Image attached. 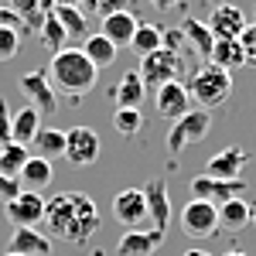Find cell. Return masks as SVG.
I'll use <instances>...</instances> for the list:
<instances>
[{
    "label": "cell",
    "instance_id": "obj_1",
    "mask_svg": "<svg viewBox=\"0 0 256 256\" xmlns=\"http://www.w3.org/2000/svg\"><path fill=\"white\" fill-rule=\"evenodd\" d=\"M41 222L48 226V239L55 236V242H68V246L89 242L102 226L96 202L86 192H55L52 198H44Z\"/></svg>",
    "mask_w": 256,
    "mask_h": 256
},
{
    "label": "cell",
    "instance_id": "obj_2",
    "mask_svg": "<svg viewBox=\"0 0 256 256\" xmlns=\"http://www.w3.org/2000/svg\"><path fill=\"white\" fill-rule=\"evenodd\" d=\"M44 72H48L52 89H58L65 96H79V99L89 96L99 79V68L82 55V48H62V52H55Z\"/></svg>",
    "mask_w": 256,
    "mask_h": 256
},
{
    "label": "cell",
    "instance_id": "obj_3",
    "mask_svg": "<svg viewBox=\"0 0 256 256\" xmlns=\"http://www.w3.org/2000/svg\"><path fill=\"white\" fill-rule=\"evenodd\" d=\"M184 89H188L192 102H198L202 110H216V106H222L226 99L232 96V72L205 62V65H198L192 72V79H188Z\"/></svg>",
    "mask_w": 256,
    "mask_h": 256
},
{
    "label": "cell",
    "instance_id": "obj_4",
    "mask_svg": "<svg viewBox=\"0 0 256 256\" xmlns=\"http://www.w3.org/2000/svg\"><path fill=\"white\" fill-rule=\"evenodd\" d=\"M212 130V113L202 110V106H192L181 120H174V126L168 130V150L171 154H181L188 150L192 144H202Z\"/></svg>",
    "mask_w": 256,
    "mask_h": 256
},
{
    "label": "cell",
    "instance_id": "obj_5",
    "mask_svg": "<svg viewBox=\"0 0 256 256\" xmlns=\"http://www.w3.org/2000/svg\"><path fill=\"white\" fill-rule=\"evenodd\" d=\"M184 55L181 52H168V48H158V52H150V55H144L137 65L140 79L144 86H150V89H158L164 82H178L181 79V72H184Z\"/></svg>",
    "mask_w": 256,
    "mask_h": 256
},
{
    "label": "cell",
    "instance_id": "obj_6",
    "mask_svg": "<svg viewBox=\"0 0 256 256\" xmlns=\"http://www.w3.org/2000/svg\"><path fill=\"white\" fill-rule=\"evenodd\" d=\"M181 229L192 239H212L218 232V205L188 198V205L181 208Z\"/></svg>",
    "mask_w": 256,
    "mask_h": 256
},
{
    "label": "cell",
    "instance_id": "obj_7",
    "mask_svg": "<svg viewBox=\"0 0 256 256\" xmlns=\"http://www.w3.org/2000/svg\"><path fill=\"white\" fill-rule=\"evenodd\" d=\"M99 154H102V144H99V134L89 130V126H72L65 130V160L76 164V168H89L96 164Z\"/></svg>",
    "mask_w": 256,
    "mask_h": 256
},
{
    "label": "cell",
    "instance_id": "obj_8",
    "mask_svg": "<svg viewBox=\"0 0 256 256\" xmlns=\"http://www.w3.org/2000/svg\"><path fill=\"white\" fill-rule=\"evenodd\" d=\"M4 216L14 229H38L44 218V198L38 192H18L4 205Z\"/></svg>",
    "mask_w": 256,
    "mask_h": 256
},
{
    "label": "cell",
    "instance_id": "obj_9",
    "mask_svg": "<svg viewBox=\"0 0 256 256\" xmlns=\"http://www.w3.org/2000/svg\"><path fill=\"white\" fill-rule=\"evenodd\" d=\"M242 192H246V181L242 178H212V174L192 178V198L212 202V205H222L229 198H239Z\"/></svg>",
    "mask_w": 256,
    "mask_h": 256
},
{
    "label": "cell",
    "instance_id": "obj_10",
    "mask_svg": "<svg viewBox=\"0 0 256 256\" xmlns=\"http://www.w3.org/2000/svg\"><path fill=\"white\" fill-rule=\"evenodd\" d=\"M18 86H20V92H24V99H28V106H34L38 113H55L58 110V96H55L44 68H34V72L20 76Z\"/></svg>",
    "mask_w": 256,
    "mask_h": 256
},
{
    "label": "cell",
    "instance_id": "obj_11",
    "mask_svg": "<svg viewBox=\"0 0 256 256\" xmlns=\"http://www.w3.org/2000/svg\"><path fill=\"white\" fill-rule=\"evenodd\" d=\"M154 110H158L160 120H181L188 110H192V96L184 89V82H164L154 89Z\"/></svg>",
    "mask_w": 256,
    "mask_h": 256
},
{
    "label": "cell",
    "instance_id": "obj_12",
    "mask_svg": "<svg viewBox=\"0 0 256 256\" xmlns=\"http://www.w3.org/2000/svg\"><path fill=\"white\" fill-rule=\"evenodd\" d=\"M140 192H144V202H147V218H150V226L160 229V232H168V226H171V198H168L164 178H150Z\"/></svg>",
    "mask_w": 256,
    "mask_h": 256
},
{
    "label": "cell",
    "instance_id": "obj_13",
    "mask_svg": "<svg viewBox=\"0 0 256 256\" xmlns=\"http://www.w3.org/2000/svg\"><path fill=\"white\" fill-rule=\"evenodd\" d=\"M113 218L123 229H140V222H147V202L140 188H126L113 198Z\"/></svg>",
    "mask_w": 256,
    "mask_h": 256
},
{
    "label": "cell",
    "instance_id": "obj_14",
    "mask_svg": "<svg viewBox=\"0 0 256 256\" xmlns=\"http://www.w3.org/2000/svg\"><path fill=\"white\" fill-rule=\"evenodd\" d=\"M208 31L216 41H236L242 31H246V14L232 7V4H218L208 18Z\"/></svg>",
    "mask_w": 256,
    "mask_h": 256
},
{
    "label": "cell",
    "instance_id": "obj_15",
    "mask_svg": "<svg viewBox=\"0 0 256 256\" xmlns=\"http://www.w3.org/2000/svg\"><path fill=\"white\" fill-rule=\"evenodd\" d=\"M168 232H160V229H126L116 242V256H150L158 250L160 242H164Z\"/></svg>",
    "mask_w": 256,
    "mask_h": 256
},
{
    "label": "cell",
    "instance_id": "obj_16",
    "mask_svg": "<svg viewBox=\"0 0 256 256\" xmlns=\"http://www.w3.org/2000/svg\"><path fill=\"white\" fill-rule=\"evenodd\" d=\"M246 164H250V154H246L242 147H236V144H232V147L218 150L216 158H208L205 174H212V178H242Z\"/></svg>",
    "mask_w": 256,
    "mask_h": 256
},
{
    "label": "cell",
    "instance_id": "obj_17",
    "mask_svg": "<svg viewBox=\"0 0 256 256\" xmlns=\"http://www.w3.org/2000/svg\"><path fill=\"white\" fill-rule=\"evenodd\" d=\"M52 181H55V168H52V160L38 158V154H31V158L24 160V168H20V174H18L20 192H38V195Z\"/></svg>",
    "mask_w": 256,
    "mask_h": 256
},
{
    "label": "cell",
    "instance_id": "obj_18",
    "mask_svg": "<svg viewBox=\"0 0 256 256\" xmlns=\"http://www.w3.org/2000/svg\"><path fill=\"white\" fill-rule=\"evenodd\" d=\"M147 96V86L140 79V72H123L120 82L113 86V102H116V110H140V102Z\"/></svg>",
    "mask_w": 256,
    "mask_h": 256
},
{
    "label": "cell",
    "instance_id": "obj_19",
    "mask_svg": "<svg viewBox=\"0 0 256 256\" xmlns=\"http://www.w3.org/2000/svg\"><path fill=\"white\" fill-rule=\"evenodd\" d=\"M7 253H20V256H48L52 253V239L41 236L38 229H14Z\"/></svg>",
    "mask_w": 256,
    "mask_h": 256
},
{
    "label": "cell",
    "instance_id": "obj_20",
    "mask_svg": "<svg viewBox=\"0 0 256 256\" xmlns=\"http://www.w3.org/2000/svg\"><path fill=\"white\" fill-rule=\"evenodd\" d=\"M137 24H140V20L134 18L130 10H116V14L102 18V31H99V34H106L116 48H130V38H134Z\"/></svg>",
    "mask_w": 256,
    "mask_h": 256
},
{
    "label": "cell",
    "instance_id": "obj_21",
    "mask_svg": "<svg viewBox=\"0 0 256 256\" xmlns=\"http://www.w3.org/2000/svg\"><path fill=\"white\" fill-rule=\"evenodd\" d=\"M181 31H184V41H188V48L195 52L202 62L212 58V48H216V38H212V31H208V24L198 18H188L181 24Z\"/></svg>",
    "mask_w": 256,
    "mask_h": 256
},
{
    "label": "cell",
    "instance_id": "obj_22",
    "mask_svg": "<svg viewBox=\"0 0 256 256\" xmlns=\"http://www.w3.org/2000/svg\"><path fill=\"white\" fill-rule=\"evenodd\" d=\"M250 218H253V205H250L242 195L229 198V202H222V205H218V226H222V229H229V232L246 229V226H250Z\"/></svg>",
    "mask_w": 256,
    "mask_h": 256
},
{
    "label": "cell",
    "instance_id": "obj_23",
    "mask_svg": "<svg viewBox=\"0 0 256 256\" xmlns=\"http://www.w3.org/2000/svg\"><path fill=\"white\" fill-rule=\"evenodd\" d=\"M38 130H41V113L34 110V106H28V102H24V110L10 116V144L28 147V144L34 140Z\"/></svg>",
    "mask_w": 256,
    "mask_h": 256
},
{
    "label": "cell",
    "instance_id": "obj_24",
    "mask_svg": "<svg viewBox=\"0 0 256 256\" xmlns=\"http://www.w3.org/2000/svg\"><path fill=\"white\" fill-rule=\"evenodd\" d=\"M116 44L106 38V34H86L82 38V55L92 62L96 68H110L113 62H116Z\"/></svg>",
    "mask_w": 256,
    "mask_h": 256
},
{
    "label": "cell",
    "instance_id": "obj_25",
    "mask_svg": "<svg viewBox=\"0 0 256 256\" xmlns=\"http://www.w3.org/2000/svg\"><path fill=\"white\" fill-rule=\"evenodd\" d=\"M31 147L44 160L65 158V130H58V126H41L38 134H34V140H31Z\"/></svg>",
    "mask_w": 256,
    "mask_h": 256
},
{
    "label": "cell",
    "instance_id": "obj_26",
    "mask_svg": "<svg viewBox=\"0 0 256 256\" xmlns=\"http://www.w3.org/2000/svg\"><path fill=\"white\" fill-rule=\"evenodd\" d=\"M52 14H55V18H58V24L65 28L68 41H82V38H86V24H89V18L82 14L79 7H55Z\"/></svg>",
    "mask_w": 256,
    "mask_h": 256
},
{
    "label": "cell",
    "instance_id": "obj_27",
    "mask_svg": "<svg viewBox=\"0 0 256 256\" xmlns=\"http://www.w3.org/2000/svg\"><path fill=\"white\" fill-rule=\"evenodd\" d=\"M38 38H41V44H44L52 55L62 52V48L68 44V34H65V28L58 24L55 14H44V20H41V28H38Z\"/></svg>",
    "mask_w": 256,
    "mask_h": 256
},
{
    "label": "cell",
    "instance_id": "obj_28",
    "mask_svg": "<svg viewBox=\"0 0 256 256\" xmlns=\"http://www.w3.org/2000/svg\"><path fill=\"white\" fill-rule=\"evenodd\" d=\"M212 65L218 68H226V72H236L242 68V48H239V41H216V48H212Z\"/></svg>",
    "mask_w": 256,
    "mask_h": 256
},
{
    "label": "cell",
    "instance_id": "obj_29",
    "mask_svg": "<svg viewBox=\"0 0 256 256\" xmlns=\"http://www.w3.org/2000/svg\"><path fill=\"white\" fill-rule=\"evenodd\" d=\"M158 48H160V28H154V24H137V31L130 38V52L144 58V55H150Z\"/></svg>",
    "mask_w": 256,
    "mask_h": 256
},
{
    "label": "cell",
    "instance_id": "obj_30",
    "mask_svg": "<svg viewBox=\"0 0 256 256\" xmlns=\"http://www.w3.org/2000/svg\"><path fill=\"white\" fill-rule=\"evenodd\" d=\"M28 158H31L28 147H20V144H4V147H0V174L18 178Z\"/></svg>",
    "mask_w": 256,
    "mask_h": 256
},
{
    "label": "cell",
    "instance_id": "obj_31",
    "mask_svg": "<svg viewBox=\"0 0 256 256\" xmlns=\"http://www.w3.org/2000/svg\"><path fill=\"white\" fill-rule=\"evenodd\" d=\"M113 126H116L120 137H137L144 130V113L140 110H116L113 113Z\"/></svg>",
    "mask_w": 256,
    "mask_h": 256
},
{
    "label": "cell",
    "instance_id": "obj_32",
    "mask_svg": "<svg viewBox=\"0 0 256 256\" xmlns=\"http://www.w3.org/2000/svg\"><path fill=\"white\" fill-rule=\"evenodd\" d=\"M126 4L130 0H79V10L86 18H110V14H116V10H126Z\"/></svg>",
    "mask_w": 256,
    "mask_h": 256
},
{
    "label": "cell",
    "instance_id": "obj_33",
    "mask_svg": "<svg viewBox=\"0 0 256 256\" xmlns=\"http://www.w3.org/2000/svg\"><path fill=\"white\" fill-rule=\"evenodd\" d=\"M20 52V31L18 28H0V62H10Z\"/></svg>",
    "mask_w": 256,
    "mask_h": 256
},
{
    "label": "cell",
    "instance_id": "obj_34",
    "mask_svg": "<svg viewBox=\"0 0 256 256\" xmlns=\"http://www.w3.org/2000/svg\"><path fill=\"white\" fill-rule=\"evenodd\" d=\"M236 41H239V48H242V65L256 68V24H246V31Z\"/></svg>",
    "mask_w": 256,
    "mask_h": 256
},
{
    "label": "cell",
    "instance_id": "obj_35",
    "mask_svg": "<svg viewBox=\"0 0 256 256\" xmlns=\"http://www.w3.org/2000/svg\"><path fill=\"white\" fill-rule=\"evenodd\" d=\"M160 48H168V52H181V55H184V48H188L184 31H181V28H168V31H160Z\"/></svg>",
    "mask_w": 256,
    "mask_h": 256
},
{
    "label": "cell",
    "instance_id": "obj_36",
    "mask_svg": "<svg viewBox=\"0 0 256 256\" xmlns=\"http://www.w3.org/2000/svg\"><path fill=\"white\" fill-rule=\"evenodd\" d=\"M10 10L20 18V24L31 18V14H44L41 10V0H10Z\"/></svg>",
    "mask_w": 256,
    "mask_h": 256
},
{
    "label": "cell",
    "instance_id": "obj_37",
    "mask_svg": "<svg viewBox=\"0 0 256 256\" xmlns=\"http://www.w3.org/2000/svg\"><path fill=\"white\" fill-rule=\"evenodd\" d=\"M20 192V184H18V178H7V174H0V205H7L10 198Z\"/></svg>",
    "mask_w": 256,
    "mask_h": 256
},
{
    "label": "cell",
    "instance_id": "obj_38",
    "mask_svg": "<svg viewBox=\"0 0 256 256\" xmlns=\"http://www.w3.org/2000/svg\"><path fill=\"white\" fill-rule=\"evenodd\" d=\"M4 144H10V110H7V102L0 99V147Z\"/></svg>",
    "mask_w": 256,
    "mask_h": 256
},
{
    "label": "cell",
    "instance_id": "obj_39",
    "mask_svg": "<svg viewBox=\"0 0 256 256\" xmlns=\"http://www.w3.org/2000/svg\"><path fill=\"white\" fill-rule=\"evenodd\" d=\"M0 28H18L20 31V18L10 10V4H0Z\"/></svg>",
    "mask_w": 256,
    "mask_h": 256
},
{
    "label": "cell",
    "instance_id": "obj_40",
    "mask_svg": "<svg viewBox=\"0 0 256 256\" xmlns=\"http://www.w3.org/2000/svg\"><path fill=\"white\" fill-rule=\"evenodd\" d=\"M150 4H154L158 10H171V7H178L181 0H150Z\"/></svg>",
    "mask_w": 256,
    "mask_h": 256
},
{
    "label": "cell",
    "instance_id": "obj_41",
    "mask_svg": "<svg viewBox=\"0 0 256 256\" xmlns=\"http://www.w3.org/2000/svg\"><path fill=\"white\" fill-rule=\"evenodd\" d=\"M55 7H79V0H55Z\"/></svg>",
    "mask_w": 256,
    "mask_h": 256
},
{
    "label": "cell",
    "instance_id": "obj_42",
    "mask_svg": "<svg viewBox=\"0 0 256 256\" xmlns=\"http://www.w3.org/2000/svg\"><path fill=\"white\" fill-rule=\"evenodd\" d=\"M181 256H212V253H205V250H188V253H181Z\"/></svg>",
    "mask_w": 256,
    "mask_h": 256
},
{
    "label": "cell",
    "instance_id": "obj_43",
    "mask_svg": "<svg viewBox=\"0 0 256 256\" xmlns=\"http://www.w3.org/2000/svg\"><path fill=\"white\" fill-rule=\"evenodd\" d=\"M226 256H246V253H239V250H229V253H226Z\"/></svg>",
    "mask_w": 256,
    "mask_h": 256
},
{
    "label": "cell",
    "instance_id": "obj_44",
    "mask_svg": "<svg viewBox=\"0 0 256 256\" xmlns=\"http://www.w3.org/2000/svg\"><path fill=\"white\" fill-rule=\"evenodd\" d=\"M250 226H256V205H253V218H250Z\"/></svg>",
    "mask_w": 256,
    "mask_h": 256
},
{
    "label": "cell",
    "instance_id": "obj_45",
    "mask_svg": "<svg viewBox=\"0 0 256 256\" xmlns=\"http://www.w3.org/2000/svg\"><path fill=\"white\" fill-rule=\"evenodd\" d=\"M4 256H20V253H4Z\"/></svg>",
    "mask_w": 256,
    "mask_h": 256
},
{
    "label": "cell",
    "instance_id": "obj_46",
    "mask_svg": "<svg viewBox=\"0 0 256 256\" xmlns=\"http://www.w3.org/2000/svg\"><path fill=\"white\" fill-rule=\"evenodd\" d=\"M253 18H256V10H253ZM253 24H256V20H253Z\"/></svg>",
    "mask_w": 256,
    "mask_h": 256
},
{
    "label": "cell",
    "instance_id": "obj_47",
    "mask_svg": "<svg viewBox=\"0 0 256 256\" xmlns=\"http://www.w3.org/2000/svg\"><path fill=\"white\" fill-rule=\"evenodd\" d=\"M82 256H86V253H82Z\"/></svg>",
    "mask_w": 256,
    "mask_h": 256
}]
</instances>
